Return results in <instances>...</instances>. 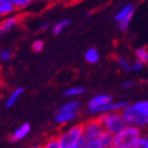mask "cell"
Instances as JSON below:
<instances>
[{
  "instance_id": "24",
  "label": "cell",
  "mask_w": 148,
  "mask_h": 148,
  "mask_svg": "<svg viewBox=\"0 0 148 148\" xmlns=\"http://www.w3.org/2000/svg\"><path fill=\"white\" fill-rule=\"evenodd\" d=\"M43 47H45V42L40 39L35 40L34 42L32 43V49L34 52H41L43 50Z\"/></svg>"
},
{
  "instance_id": "1",
  "label": "cell",
  "mask_w": 148,
  "mask_h": 148,
  "mask_svg": "<svg viewBox=\"0 0 148 148\" xmlns=\"http://www.w3.org/2000/svg\"><path fill=\"white\" fill-rule=\"evenodd\" d=\"M141 136V128L127 125L122 131L113 136V145L117 148H133Z\"/></svg>"
},
{
  "instance_id": "6",
  "label": "cell",
  "mask_w": 148,
  "mask_h": 148,
  "mask_svg": "<svg viewBox=\"0 0 148 148\" xmlns=\"http://www.w3.org/2000/svg\"><path fill=\"white\" fill-rule=\"evenodd\" d=\"M110 103H112V97L107 94H97V95L93 96L92 99H90L87 106L88 112L91 115H99L101 110H102L105 106L109 105Z\"/></svg>"
},
{
  "instance_id": "3",
  "label": "cell",
  "mask_w": 148,
  "mask_h": 148,
  "mask_svg": "<svg viewBox=\"0 0 148 148\" xmlns=\"http://www.w3.org/2000/svg\"><path fill=\"white\" fill-rule=\"evenodd\" d=\"M56 136L62 145V148H70L76 145L77 143L84 139L83 124H77L69 127L64 131L59 132Z\"/></svg>"
},
{
  "instance_id": "21",
  "label": "cell",
  "mask_w": 148,
  "mask_h": 148,
  "mask_svg": "<svg viewBox=\"0 0 148 148\" xmlns=\"http://www.w3.org/2000/svg\"><path fill=\"white\" fill-rule=\"evenodd\" d=\"M116 62H117V65H119V67H120L123 71L128 72L131 70V64H130L127 59L124 58V57H121V56L116 57Z\"/></svg>"
},
{
  "instance_id": "5",
  "label": "cell",
  "mask_w": 148,
  "mask_h": 148,
  "mask_svg": "<svg viewBox=\"0 0 148 148\" xmlns=\"http://www.w3.org/2000/svg\"><path fill=\"white\" fill-rule=\"evenodd\" d=\"M122 114H123L124 119L126 121L127 125L136 126L139 128L148 126V116L138 112L132 105L126 106L122 110Z\"/></svg>"
},
{
  "instance_id": "9",
  "label": "cell",
  "mask_w": 148,
  "mask_h": 148,
  "mask_svg": "<svg viewBox=\"0 0 148 148\" xmlns=\"http://www.w3.org/2000/svg\"><path fill=\"white\" fill-rule=\"evenodd\" d=\"M30 131H31V125L29 123H23L11 134L10 141L12 143L19 142V141L23 140L25 138H27V136H29Z\"/></svg>"
},
{
  "instance_id": "34",
  "label": "cell",
  "mask_w": 148,
  "mask_h": 148,
  "mask_svg": "<svg viewBox=\"0 0 148 148\" xmlns=\"http://www.w3.org/2000/svg\"><path fill=\"white\" fill-rule=\"evenodd\" d=\"M145 136V138H147V139H148V132L146 133V134H145V136Z\"/></svg>"
},
{
  "instance_id": "15",
  "label": "cell",
  "mask_w": 148,
  "mask_h": 148,
  "mask_svg": "<svg viewBox=\"0 0 148 148\" xmlns=\"http://www.w3.org/2000/svg\"><path fill=\"white\" fill-rule=\"evenodd\" d=\"M58 109L60 110H65V111H79L80 109V103L76 99H73V101H69V102L65 103L64 105H62Z\"/></svg>"
},
{
  "instance_id": "20",
  "label": "cell",
  "mask_w": 148,
  "mask_h": 148,
  "mask_svg": "<svg viewBox=\"0 0 148 148\" xmlns=\"http://www.w3.org/2000/svg\"><path fill=\"white\" fill-rule=\"evenodd\" d=\"M132 106L134 107V109H136L138 112L148 116V101L138 102V103H136V104H133Z\"/></svg>"
},
{
  "instance_id": "27",
  "label": "cell",
  "mask_w": 148,
  "mask_h": 148,
  "mask_svg": "<svg viewBox=\"0 0 148 148\" xmlns=\"http://www.w3.org/2000/svg\"><path fill=\"white\" fill-rule=\"evenodd\" d=\"M86 141H85V139H83L80 142H78L76 144V145H74V146H72V147H70V148H86Z\"/></svg>"
},
{
  "instance_id": "30",
  "label": "cell",
  "mask_w": 148,
  "mask_h": 148,
  "mask_svg": "<svg viewBox=\"0 0 148 148\" xmlns=\"http://www.w3.org/2000/svg\"><path fill=\"white\" fill-rule=\"evenodd\" d=\"M30 148H42V145H34V146H32V147Z\"/></svg>"
},
{
  "instance_id": "12",
  "label": "cell",
  "mask_w": 148,
  "mask_h": 148,
  "mask_svg": "<svg viewBox=\"0 0 148 148\" xmlns=\"http://www.w3.org/2000/svg\"><path fill=\"white\" fill-rule=\"evenodd\" d=\"M16 11L11 0H0V17H6Z\"/></svg>"
},
{
  "instance_id": "28",
  "label": "cell",
  "mask_w": 148,
  "mask_h": 148,
  "mask_svg": "<svg viewBox=\"0 0 148 148\" xmlns=\"http://www.w3.org/2000/svg\"><path fill=\"white\" fill-rule=\"evenodd\" d=\"M133 85H134L133 82H125V83L123 84V88L124 89H130V88L133 87Z\"/></svg>"
},
{
  "instance_id": "8",
  "label": "cell",
  "mask_w": 148,
  "mask_h": 148,
  "mask_svg": "<svg viewBox=\"0 0 148 148\" xmlns=\"http://www.w3.org/2000/svg\"><path fill=\"white\" fill-rule=\"evenodd\" d=\"M77 116H78L77 111H65L57 109L55 115H54V119H55V122L57 124L65 125V124H68L74 121L75 119H77Z\"/></svg>"
},
{
  "instance_id": "4",
  "label": "cell",
  "mask_w": 148,
  "mask_h": 148,
  "mask_svg": "<svg viewBox=\"0 0 148 148\" xmlns=\"http://www.w3.org/2000/svg\"><path fill=\"white\" fill-rule=\"evenodd\" d=\"M104 127H103L101 121L99 117L96 116L94 119L88 120L87 122L83 124V132H84V139L86 141L87 146H94L96 141L99 138L104 131Z\"/></svg>"
},
{
  "instance_id": "23",
  "label": "cell",
  "mask_w": 148,
  "mask_h": 148,
  "mask_svg": "<svg viewBox=\"0 0 148 148\" xmlns=\"http://www.w3.org/2000/svg\"><path fill=\"white\" fill-rule=\"evenodd\" d=\"M13 57V52L12 50L6 49V48H3V49L0 50V60L3 62H9L11 60Z\"/></svg>"
},
{
  "instance_id": "13",
  "label": "cell",
  "mask_w": 148,
  "mask_h": 148,
  "mask_svg": "<svg viewBox=\"0 0 148 148\" xmlns=\"http://www.w3.org/2000/svg\"><path fill=\"white\" fill-rule=\"evenodd\" d=\"M22 93H23V89H22V88H16V89L13 90L5 102L6 108H12L13 106L18 102L19 97L22 95Z\"/></svg>"
},
{
  "instance_id": "31",
  "label": "cell",
  "mask_w": 148,
  "mask_h": 148,
  "mask_svg": "<svg viewBox=\"0 0 148 148\" xmlns=\"http://www.w3.org/2000/svg\"><path fill=\"white\" fill-rule=\"evenodd\" d=\"M1 88H2V80L0 78V90H1Z\"/></svg>"
},
{
  "instance_id": "32",
  "label": "cell",
  "mask_w": 148,
  "mask_h": 148,
  "mask_svg": "<svg viewBox=\"0 0 148 148\" xmlns=\"http://www.w3.org/2000/svg\"><path fill=\"white\" fill-rule=\"evenodd\" d=\"M86 148H99V147H94V146H86Z\"/></svg>"
},
{
  "instance_id": "33",
  "label": "cell",
  "mask_w": 148,
  "mask_h": 148,
  "mask_svg": "<svg viewBox=\"0 0 148 148\" xmlns=\"http://www.w3.org/2000/svg\"><path fill=\"white\" fill-rule=\"evenodd\" d=\"M108 148H117L116 146H114V145H111L110 147H108Z\"/></svg>"
},
{
  "instance_id": "17",
  "label": "cell",
  "mask_w": 148,
  "mask_h": 148,
  "mask_svg": "<svg viewBox=\"0 0 148 148\" xmlns=\"http://www.w3.org/2000/svg\"><path fill=\"white\" fill-rule=\"evenodd\" d=\"M70 25V20L69 19H64V20H60V21L56 22L55 25H53L52 28V33L54 35H58L60 34L64 30H65L68 25Z\"/></svg>"
},
{
  "instance_id": "18",
  "label": "cell",
  "mask_w": 148,
  "mask_h": 148,
  "mask_svg": "<svg viewBox=\"0 0 148 148\" xmlns=\"http://www.w3.org/2000/svg\"><path fill=\"white\" fill-rule=\"evenodd\" d=\"M136 60L143 62L144 65L148 62V50L146 48H140L136 51Z\"/></svg>"
},
{
  "instance_id": "10",
  "label": "cell",
  "mask_w": 148,
  "mask_h": 148,
  "mask_svg": "<svg viewBox=\"0 0 148 148\" xmlns=\"http://www.w3.org/2000/svg\"><path fill=\"white\" fill-rule=\"evenodd\" d=\"M20 21L19 16H6L0 21V34H6L13 28H15Z\"/></svg>"
},
{
  "instance_id": "26",
  "label": "cell",
  "mask_w": 148,
  "mask_h": 148,
  "mask_svg": "<svg viewBox=\"0 0 148 148\" xmlns=\"http://www.w3.org/2000/svg\"><path fill=\"white\" fill-rule=\"evenodd\" d=\"M143 67H144V64L139 62V60H136L134 64L131 65V70H132V71H140V70L143 69Z\"/></svg>"
},
{
  "instance_id": "14",
  "label": "cell",
  "mask_w": 148,
  "mask_h": 148,
  "mask_svg": "<svg viewBox=\"0 0 148 148\" xmlns=\"http://www.w3.org/2000/svg\"><path fill=\"white\" fill-rule=\"evenodd\" d=\"M85 59L88 64H96L99 60V53L95 48H89L85 52Z\"/></svg>"
},
{
  "instance_id": "11",
  "label": "cell",
  "mask_w": 148,
  "mask_h": 148,
  "mask_svg": "<svg viewBox=\"0 0 148 148\" xmlns=\"http://www.w3.org/2000/svg\"><path fill=\"white\" fill-rule=\"evenodd\" d=\"M111 145H113V134H111L107 130H104L102 134L99 136V138L96 141L94 147H99V148H108Z\"/></svg>"
},
{
  "instance_id": "19",
  "label": "cell",
  "mask_w": 148,
  "mask_h": 148,
  "mask_svg": "<svg viewBox=\"0 0 148 148\" xmlns=\"http://www.w3.org/2000/svg\"><path fill=\"white\" fill-rule=\"evenodd\" d=\"M42 148H62V145L59 143L57 136H51L49 139L47 140L46 142L43 143Z\"/></svg>"
},
{
  "instance_id": "2",
  "label": "cell",
  "mask_w": 148,
  "mask_h": 148,
  "mask_svg": "<svg viewBox=\"0 0 148 148\" xmlns=\"http://www.w3.org/2000/svg\"><path fill=\"white\" fill-rule=\"evenodd\" d=\"M99 120L101 121L104 129L107 130L111 134H117L127 126V123L124 119L122 111H112L99 114Z\"/></svg>"
},
{
  "instance_id": "25",
  "label": "cell",
  "mask_w": 148,
  "mask_h": 148,
  "mask_svg": "<svg viewBox=\"0 0 148 148\" xmlns=\"http://www.w3.org/2000/svg\"><path fill=\"white\" fill-rule=\"evenodd\" d=\"M133 148H148V139L145 136H141Z\"/></svg>"
},
{
  "instance_id": "29",
  "label": "cell",
  "mask_w": 148,
  "mask_h": 148,
  "mask_svg": "<svg viewBox=\"0 0 148 148\" xmlns=\"http://www.w3.org/2000/svg\"><path fill=\"white\" fill-rule=\"evenodd\" d=\"M49 27H50L49 22H48V21L43 22L42 25H40V30H41V31H46V30H48V29H49Z\"/></svg>"
},
{
  "instance_id": "7",
  "label": "cell",
  "mask_w": 148,
  "mask_h": 148,
  "mask_svg": "<svg viewBox=\"0 0 148 148\" xmlns=\"http://www.w3.org/2000/svg\"><path fill=\"white\" fill-rule=\"evenodd\" d=\"M134 13V8L131 4L124 6L123 9L120 10L115 15V20L119 22V28L121 31H126L129 27L130 20L132 18V15Z\"/></svg>"
},
{
  "instance_id": "22",
  "label": "cell",
  "mask_w": 148,
  "mask_h": 148,
  "mask_svg": "<svg viewBox=\"0 0 148 148\" xmlns=\"http://www.w3.org/2000/svg\"><path fill=\"white\" fill-rule=\"evenodd\" d=\"M11 1L16 8V10H22L28 8L34 0H11Z\"/></svg>"
},
{
  "instance_id": "16",
  "label": "cell",
  "mask_w": 148,
  "mask_h": 148,
  "mask_svg": "<svg viewBox=\"0 0 148 148\" xmlns=\"http://www.w3.org/2000/svg\"><path fill=\"white\" fill-rule=\"evenodd\" d=\"M85 92V88L84 87H71V88H69V89H67L64 92V95L66 96V97H76V96H79L82 95L83 93Z\"/></svg>"
}]
</instances>
